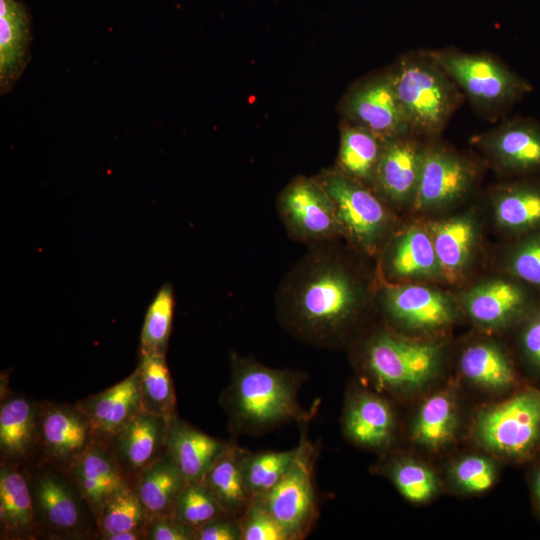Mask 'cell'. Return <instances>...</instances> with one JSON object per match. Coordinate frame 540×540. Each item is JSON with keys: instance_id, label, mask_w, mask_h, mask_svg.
<instances>
[{"instance_id": "obj_39", "label": "cell", "mask_w": 540, "mask_h": 540, "mask_svg": "<svg viewBox=\"0 0 540 540\" xmlns=\"http://www.w3.org/2000/svg\"><path fill=\"white\" fill-rule=\"evenodd\" d=\"M299 447L287 451L246 452L244 478L251 499L269 491L285 474L298 454Z\"/></svg>"}, {"instance_id": "obj_36", "label": "cell", "mask_w": 540, "mask_h": 540, "mask_svg": "<svg viewBox=\"0 0 540 540\" xmlns=\"http://www.w3.org/2000/svg\"><path fill=\"white\" fill-rule=\"evenodd\" d=\"M36 409L27 399L11 398L0 409V449L11 458H20L30 450L35 437Z\"/></svg>"}, {"instance_id": "obj_29", "label": "cell", "mask_w": 540, "mask_h": 540, "mask_svg": "<svg viewBox=\"0 0 540 540\" xmlns=\"http://www.w3.org/2000/svg\"><path fill=\"white\" fill-rule=\"evenodd\" d=\"M386 269L396 279L441 273L431 235L411 228L398 236L387 250Z\"/></svg>"}, {"instance_id": "obj_1", "label": "cell", "mask_w": 540, "mask_h": 540, "mask_svg": "<svg viewBox=\"0 0 540 540\" xmlns=\"http://www.w3.org/2000/svg\"><path fill=\"white\" fill-rule=\"evenodd\" d=\"M332 242L312 245L285 278L277 297L284 327L320 347L339 343L363 306L361 284L334 252Z\"/></svg>"}, {"instance_id": "obj_31", "label": "cell", "mask_w": 540, "mask_h": 540, "mask_svg": "<svg viewBox=\"0 0 540 540\" xmlns=\"http://www.w3.org/2000/svg\"><path fill=\"white\" fill-rule=\"evenodd\" d=\"M35 507L31 487L23 474L8 465L0 470V520L11 534H27L33 527Z\"/></svg>"}, {"instance_id": "obj_45", "label": "cell", "mask_w": 540, "mask_h": 540, "mask_svg": "<svg viewBox=\"0 0 540 540\" xmlns=\"http://www.w3.org/2000/svg\"><path fill=\"white\" fill-rule=\"evenodd\" d=\"M196 540H241L238 517L222 515L194 530Z\"/></svg>"}, {"instance_id": "obj_26", "label": "cell", "mask_w": 540, "mask_h": 540, "mask_svg": "<svg viewBox=\"0 0 540 540\" xmlns=\"http://www.w3.org/2000/svg\"><path fill=\"white\" fill-rule=\"evenodd\" d=\"M31 487L35 512L58 532H71L80 523V507L65 481L51 472L40 473Z\"/></svg>"}, {"instance_id": "obj_4", "label": "cell", "mask_w": 540, "mask_h": 540, "mask_svg": "<svg viewBox=\"0 0 540 540\" xmlns=\"http://www.w3.org/2000/svg\"><path fill=\"white\" fill-rule=\"evenodd\" d=\"M469 433L480 450L500 461L532 459L540 451V387H519L480 406Z\"/></svg>"}, {"instance_id": "obj_7", "label": "cell", "mask_w": 540, "mask_h": 540, "mask_svg": "<svg viewBox=\"0 0 540 540\" xmlns=\"http://www.w3.org/2000/svg\"><path fill=\"white\" fill-rule=\"evenodd\" d=\"M300 440L298 454L281 479L269 491L253 497L278 522L289 540L306 536L317 512L313 484L315 448L305 436Z\"/></svg>"}, {"instance_id": "obj_34", "label": "cell", "mask_w": 540, "mask_h": 540, "mask_svg": "<svg viewBox=\"0 0 540 540\" xmlns=\"http://www.w3.org/2000/svg\"><path fill=\"white\" fill-rule=\"evenodd\" d=\"M137 370L141 410L171 418L175 414L176 395L165 356L140 351Z\"/></svg>"}, {"instance_id": "obj_43", "label": "cell", "mask_w": 540, "mask_h": 540, "mask_svg": "<svg viewBox=\"0 0 540 540\" xmlns=\"http://www.w3.org/2000/svg\"><path fill=\"white\" fill-rule=\"evenodd\" d=\"M518 344L528 372L532 377L540 379V308L523 323Z\"/></svg>"}, {"instance_id": "obj_42", "label": "cell", "mask_w": 540, "mask_h": 540, "mask_svg": "<svg viewBox=\"0 0 540 540\" xmlns=\"http://www.w3.org/2000/svg\"><path fill=\"white\" fill-rule=\"evenodd\" d=\"M509 265L516 277L540 288V233L532 235L515 248Z\"/></svg>"}, {"instance_id": "obj_33", "label": "cell", "mask_w": 540, "mask_h": 540, "mask_svg": "<svg viewBox=\"0 0 540 540\" xmlns=\"http://www.w3.org/2000/svg\"><path fill=\"white\" fill-rule=\"evenodd\" d=\"M432 241L441 272L455 277L470 258L476 229L468 217H456L432 225Z\"/></svg>"}, {"instance_id": "obj_17", "label": "cell", "mask_w": 540, "mask_h": 540, "mask_svg": "<svg viewBox=\"0 0 540 540\" xmlns=\"http://www.w3.org/2000/svg\"><path fill=\"white\" fill-rule=\"evenodd\" d=\"M170 418L140 411L111 439L110 451L128 476H137L165 452Z\"/></svg>"}, {"instance_id": "obj_38", "label": "cell", "mask_w": 540, "mask_h": 540, "mask_svg": "<svg viewBox=\"0 0 540 540\" xmlns=\"http://www.w3.org/2000/svg\"><path fill=\"white\" fill-rule=\"evenodd\" d=\"M148 514L134 487L126 486L104 505L97 524L103 539L130 530H145Z\"/></svg>"}, {"instance_id": "obj_12", "label": "cell", "mask_w": 540, "mask_h": 540, "mask_svg": "<svg viewBox=\"0 0 540 540\" xmlns=\"http://www.w3.org/2000/svg\"><path fill=\"white\" fill-rule=\"evenodd\" d=\"M382 303L388 319L410 332H438L456 318L455 307L447 296L420 285L389 287L383 292Z\"/></svg>"}, {"instance_id": "obj_32", "label": "cell", "mask_w": 540, "mask_h": 540, "mask_svg": "<svg viewBox=\"0 0 540 540\" xmlns=\"http://www.w3.org/2000/svg\"><path fill=\"white\" fill-rule=\"evenodd\" d=\"M500 460L480 450L453 458L445 469L444 482L459 495H479L490 490L500 474Z\"/></svg>"}, {"instance_id": "obj_27", "label": "cell", "mask_w": 540, "mask_h": 540, "mask_svg": "<svg viewBox=\"0 0 540 540\" xmlns=\"http://www.w3.org/2000/svg\"><path fill=\"white\" fill-rule=\"evenodd\" d=\"M379 471L394 485L399 494L412 504L433 500L442 488L434 468L419 457L406 453L388 456Z\"/></svg>"}, {"instance_id": "obj_37", "label": "cell", "mask_w": 540, "mask_h": 540, "mask_svg": "<svg viewBox=\"0 0 540 540\" xmlns=\"http://www.w3.org/2000/svg\"><path fill=\"white\" fill-rule=\"evenodd\" d=\"M174 306L173 287L166 283L146 311L140 334L141 352L165 356L172 330Z\"/></svg>"}, {"instance_id": "obj_41", "label": "cell", "mask_w": 540, "mask_h": 540, "mask_svg": "<svg viewBox=\"0 0 540 540\" xmlns=\"http://www.w3.org/2000/svg\"><path fill=\"white\" fill-rule=\"evenodd\" d=\"M238 520L241 540H289L283 528L255 498Z\"/></svg>"}, {"instance_id": "obj_47", "label": "cell", "mask_w": 540, "mask_h": 540, "mask_svg": "<svg viewBox=\"0 0 540 540\" xmlns=\"http://www.w3.org/2000/svg\"><path fill=\"white\" fill-rule=\"evenodd\" d=\"M145 539V530L124 531L110 536L107 540H138Z\"/></svg>"}, {"instance_id": "obj_5", "label": "cell", "mask_w": 540, "mask_h": 540, "mask_svg": "<svg viewBox=\"0 0 540 540\" xmlns=\"http://www.w3.org/2000/svg\"><path fill=\"white\" fill-rule=\"evenodd\" d=\"M388 74L410 131L439 133L461 98L452 78L429 52L406 56Z\"/></svg>"}, {"instance_id": "obj_30", "label": "cell", "mask_w": 540, "mask_h": 540, "mask_svg": "<svg viewBox=\"0 0 540 540\" xmlns=\"http://www.w3.org/2000/svg\"><path fill=\"white\" fill-rule=\"evenodd\" d=\"M385 141L369 130L347 126L342 130L338 155L339 172L358 181L373 182Z\"/></svg>"}, {"instance_id": "obj_11", "label": "cell", "mask_w": 540, "mask_h": 540, "mask_svg": "<svg viewBox=\"0 0 540 540\" xmlns=\"http://www.w3.org/2000/svg\"><path fill=\"white\" fill-rule=\"evenodd\" d=\"M341 427L353 445L387 453L397 438L398 418L388 396L362 383L346 393Z\"/></svg>"}, {"instance_id": "obj_16", "label": "cell", "mask_w": 540, "mask_h": 540, "mask_svg": "<svg viewBox=\"0 0 540 540\" xmlns=\"http://www.w3.org/2000/svg\"><path fill=\"white\" fill-rule=\"evenodd\" d=\"M477 141L503 171L514 174L540 171V123L535 120H508Z\"/></svg>"}, {"instance_id": "obj_14", "label": "cell", "mask_w": 540, "mask_h": 540, "mask_svg": "<svg viewBox=\"0 0 540 540\" xmlns=\"http://www.w3.org/2000/svg\"><path fill=\"white\" fill-rule=\"evenodd\" d=\"M462 383L489 402L504 398L519 388L514 364L505 350L489 340L467 345L458 360Z\"/></svg>"}, {"instance_id": "obj_44", "label": "cell", "mask_w": 540, "mask_h": 540, "mask_svg": "<svg viewBox=\"0 0 540 540\" xmlns=\"http://www.w3.org/2000/svg\"><path fill=\"white\" fill-rule=\"evenodd\" d=\"M145 539L194 540V529L181 522L175 515L153 517L146 523Z\"/></svg>"}, {"instance_id": "obj_22", "label": "cell", "mask_w": 540, "mask_h": 540, "mask_svg": "<svg viewBox=\"0 0 540 540\" xmlns=\"http://www.w3.org/2000/svg\"><path fill=\"white\" fill-rule=\"evenodd\" d=\"M31 20L17 0H0V91L10 92L30 60Z\"/></svg>"}, {"instance_id": "obj_24", "label": "cell", "mask_w": 540, "mask_h": 540, "mask_svg": "<svg viewBox=\"0 0 540 540\" xmlns=\"http://www.w3.org/2000/svg\"><path fill=\"white\" fill-rule=\"evenodd\" d=\"M40 434L47 454L68 465L94 440L90 422L78 407H50L41 416Z\"/></svg>"}, {"instance_id": "obj_6", "label": "cell", "mask_w": 540, "mask_h": 540, "mask_svg": "<svg viewBox=\"0 0 540 540\" xmlns=\"http://www.w3.org/2000/svg\"><path fill=\"white\" fill-rule=\"evenodd\" d=\"M429 54L483 113L503 112L531 90L529 82L489 55L455 49Z\"/></svg>"}, {"instance_id": "obj_25", "label": "cell", "mask_w": 540, "mask_h": 540, "mask_svg": "<svg viewBox=\"0 0 540 540\" xmlns=\"http://www.w3.org/2000/svg\"><path fill=\"white\" fill-rule=\"evenodd\" d=\"M188 482L166 452L136 476L134 489L148 519L174 515L179 495Z\"/></svg>"}, {"instance_id": "obj_23", "label": "cell", "mask_w": 540, "mask_h": 540, "mask_svg": "<svg viewBox=\"0 0 540 540\" xmlns=\"http://www.w3.org/2000/svg\"><path fill=\"white\" fill-rule=\"evenodd\" d=\"M526 296L516 284L493 280L470 290L464 297L465 309L480 327L497 330L505 328L522 316Z\"/></svg>"}, {"instance_id": "obj_10", "label": "cell", "mask_w": 540, "mask_h": 540, "mask_svg": "<svg viewBox=\"0 0 540 540\" xmlns=\"http://www.w3.org/2000/svg\"><path fill=\"white\" fill-rule=\"evenodd\" d=\"M417 400L407 424L408 441L428 454L445 452L458 440L463 427L458 385L436 386Z\"/></svg>"}, {"instance_id": "obj_15", "label": "cell", "mask_w": 540, "mask_h": 540, "mask_svg": "<svg viewBox=\"0 0 540 540\" xmlns=\"http://www.w3.org/2000/svg\"><path fill=\"white\" fill-rule=\"evenodd\" d=\"M475 177L473 165L439 146L424 148L415 201L420 208H435L461 197Z\"/></svg>"}, {"instance_id": "obj_40", "label": "cell", "mask_w": 540, "mask_h": 540, "mask_svg": "<svg viewBox=\"0 0 540 540\" xmlns=\"http://www.w3.org/2000/svg\"><path fill=\"white\" fill-rule=\"evenodd\" d=\"M174 515L195 530L215 518L228 514L203 482H189L177 499Z\"/></svg>"}, {"instance_id": "obj_18", "label": "cell", "mask_w": 540, "mask_h": 540, "mask_svg": "<svg viewBox=\"0 0 540 540\" xmlns=\"http://www.w3.org/2000/svg\"><path fill=\"white\" fill-rule=\"evenodd\" d=\"M69 467L78 492L96 521L108 500L129 485L127 475L101 441L92 440Z\"/></svg>"}, {"instance_id": "obj_19", "label": "cell", "mask_w": 540, "mask_h": 540, "mask_svg": "<svg viewBox=\"0 0 540 540\" xmlns=\"http://www.w3.org/2000/svg\"><path fill=\"white\" fill-rule=\"evenodd\" d=\"M423 151L407 135L385 141L373 179L384 197L394 203L415 198Z\"/></svg>"}, {"instance_id": "obj_2", "label": "cell", "mask_w": 540, "mask_h": 540, "mask_svg": "<svg viewBox=\"0 0 540 540\" xmlns=\"http://www.w3.org/2000/svg\"><path fill=\"white\" fill-rule=\"evenodd\" d=\"M302 379L300 372L232 355L230 382L221 402L233 433L257 435L292 421L308 422L310 414L298 402Z\"/></svg>"}, {"instance_id": "obj_46", "label": "cell", "mask_w": 540, "mask_h": 540, "mask_svg": "<svg viewBox=\"0 0 540 540\" xmlns=\"http://www.w3.org/2000/svg\"><path fill=\"white\" fill-rule=\"evenodd\" d=\"M529 480L533 506L540 519V463L532 469Z\"/></svg>"}, {"instance_id": "obj_8", "label": "cell", "mask_w": 540, "mask_h": 540, "mask_svg": "<svg viewBox=\"0 0 540 540\" xmlns=\"http://www.w3.org/2000/svg\"><path fill=\"white\" fill-rule=\"evenodd\" d=\"M318 180L334 204L342 236L373 252L389 226V214L380 199L361 182L339 171H325Z\"/></svg>"}, {"instance_id": "obj_21", "label": "cell", "mask_w": 540, "mask_h": 540, "mask_svg": "<svg viewBox=\"0 0 540 540\" xmlns=\"http://www.w3.org/2000/svg\"><path fill=\"white\" fill-rule=\"evenodd\" d=\"M228 444L193 427L176 414L169 420L165 452L188 483L202 482Z\"/></svg>"}, {"instance_id": "obj_13", "label": "cell", "mask_w": 540, "mask_h": 540, "mask_svg": "<svg viewBox=\"0 0 540 540\" xmlns=\"http://www.w3.org/2000/svg\"><path fill=\"white\" fill-rule=\"evenodd\" d=\"M344 110L355 125L384 141L411 132L389 74L372 78L355 88L347 96Z\"/></svg>"}, {"instance_id": "obj_3", "label": "cell", "mask_w": 540, "mask_h": 540, "mask_svg": "<svg viewBox=\"0 0 540 540\" xmlns=\"http://www.w3.org/2000/svg\"><path fill=\"white\" fill-rule=\"evenodd\" d=\"M359 360L363 384L388 397L417 400L438 386L444 351L434 341L379 331L364 341Z\"/></svg>"}, {"instance_id": "obj_35", "label": "cell", "mask_w": 540, "mask_h": 540, "mask_svg": "<svg viewBox=\"0 0 540 540\" xmlns=\"http://www.w3.org/2000/svg\"><path fill=\"white\" fill-rule=\"evenodd\" d=\"M496 220L503 228L524 232L540 228V185L520 183L504 188L495 201Z\"/></svg>"}, {"instance_id": "obj_20", "label": "cell", "mask_w": 540, "mask_h": 540, "mask_svg": "<svg viewBox=\"0 0 540 540\" xmlns=\"http://www.w3.org/2000/svg\"><path fill=\"white\" fill-rule=\"evenodd\" d=\"M77 407L88 418L93 439L110 441L142 411L138 370L112 387L82 400Z\"/></svg>"}, {"instance_id": "obj_28", "label": "cell", "mask_w": 540, "mask_h": 540, "mask_svg": "<svg viewBox=\"0 0 540 540\" xmlns=\"http://www.w3.org/2000/svg\"><path fill=\"white\" fill-rule=\"evenodd\" d=\"M246 452L237 445L228 444L202 481L224 512L233 517H239L251 500L244 478Z\"/></svg>"}, {"instance_id": "obj_9", "label": "cell", "mask_w": 540, "mask_h": 540, "mask_svg": "<svg viewBox=\"0 0 540 540\" xmlns=\"http://www.w3.org/2000/svg\"><path fill=\"white\" fill-rule=\"evenodd\" d=\"M278 211L291 234L311 245L342 236L334 204L319 180L297 177L282 191Z\"/></svg>"}]
</instances>
